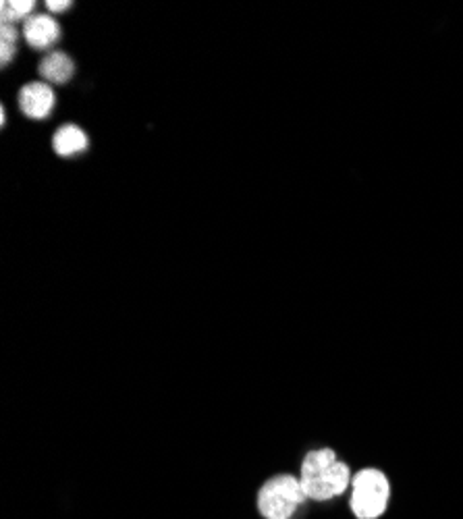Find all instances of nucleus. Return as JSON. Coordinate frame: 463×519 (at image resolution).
I'll list each match as a JSON object with an SVG mask.
<instances>
[{
	"instance_id": "obj_1",
	"label": "nucleus",
	"mask_w": 463,
	"mask_h": 519,
	"mask_svg": "<svg viewBox=\"0 0 463 519\" xmlns=\"http://www.w3.org/2000/svg\"><path fill=\"white\" fill-rule=\"evenodd\" d=\"M302 488L312 501H331L345 493L351 482L349 466L337 459L333 449H318L306 455L302 463Z\"/></svg>"
},
{
	"instance_id": "obj_2",
	"label": "nucleus",
	"mask_w": 463,
	"mask_h": 519,
	"mask_svg": "<svg viewBox=\"0 0 463 519\" xmlns=\"http://www.w3.org/2000/svg\"><path fill=\"white\" fill-rule=\"evenodd\" d=\"M391 497V484L387 476L368 468L351 480V511L358 519H378L387 511Z\"/></svg>"
},
{
	"instance_id": "obj_3",
	"label": "nucleus",
	"mask_w": 463,
	"mask_h": 519,
	"mask_svg": "<svg viewBox=\"0 0 463 519\" xmlns=\"http://www.w3.org/2000/svg\"><path fill=\"white\" fill-rule=\"evenodd\" d=\"M306 493L295 476L283 474L270 478L258 495V509L266 519H289L306 501Z\"/></svg>"
},
{
	"instance_id": "obj_4",
	"label": "nucleus",
	"mask_w": 463,
	"mask_h": 519,
	"mask_svg": "<svg viewBox=\"0 0 463 519\" xmlns=\"http://www.w3.org/2000/svg\"><path fill=\"white\" fill-rule=\"evenodd\" d=\"M19 106L25 117L42 121L52 113L54 106V92L50 86L42 84V81H32L21 88L19 92Z\"/></svg>"
},
{
	"instance_id": "obj_5",
	"label": "nucleus",
	"mask_w": 463,
	"mask_h": 519,
	"mask_svg": "<svg viewBox=\"0 0 463 519\" xmlns=\"http://www.w3.org/2000/svg\"><path fill=\"white\" fill-rule=\"evenodd\" d=\"M23 34H25L27 44H30L32 48L42 50V48L52 46L54 42H59L61 25L50 15H34L25 21Z\"/></svg>"
},
{
	"instance_id": "obj_6",
	"label": "nucleus",
	"mask_w": 463,
	"mask_h": 519,
	"mask_svg": "<svg viewBox=\"0 0 463 519\" xmlns=\"http://www.w3.org/2000/svg\"><path fill=\"white\" fill-rule=\"evenodd\" d=\"M52 148L59 156H73L84 152L88 148V135L77 125L61 127L52 138Z\"/></svg>"
},
{
	"instance_id": "obj_7",
	"label": "nucleus",
	"mask_w": 463,
	"mask_h": 519,
	"mask_svg": "<svg viewBox=\"0 0 463 519\" xmlns=\"http://www.w3.org/2000/svg\"><path fill=\"white\" fill-rule=\"evenodd\" d=\"M73 73L75 65L63 52H52L40 63V75L50 84H67Z\"/></svg>"
},
{
	"instance_id": "obj_8",
	"label": "nucleus",
	"mask_w": 463,
	"mask_h": 519,
	"mask_svg": "<svg viewBox=\"0 0 463 519\" xmlns=\"http://www.w3.org/2000/svg\"><path fill=\"white\" fill-rule=\"evenodd\" d=\"M36 3L34 0H13V3H5L0 5V19H3V23H9V25H15V21L19 19H30L32 11H34Z\"/></svg>"
},
{
	"instance_id": "obj_9",
	"label": "nucleus",
	"mask_w": 463,
	"mask_h": 519,
	"mask_svg": "<svg viewBox=\"0 0 463 519\" xmlns=\"http://www.w3.org/2000/svg\"><path fill=\"white\" fill-rule=\"evenodd\" d=\"M0 40H3V46H0V63L9 65L15 57V50H17V30L15 25L3 23L0 27Z\"/></svg>"
},
{
	"instance_id": "obj_10",
	"label": "nucleus",
	"mask_w": 463,
	"mask_h": 519,
	"mask_svg": "<svg viewBox=\"0 0 463 519\" xmlns=\"http://www.w3.org/2000/svg\"><path fill=\"white\" fill-rule=\"evenodd\" d=\"M73 3H69V0H46V9L52 11V13H63L71 7Z\"/></svg>"
}]
</instances>
